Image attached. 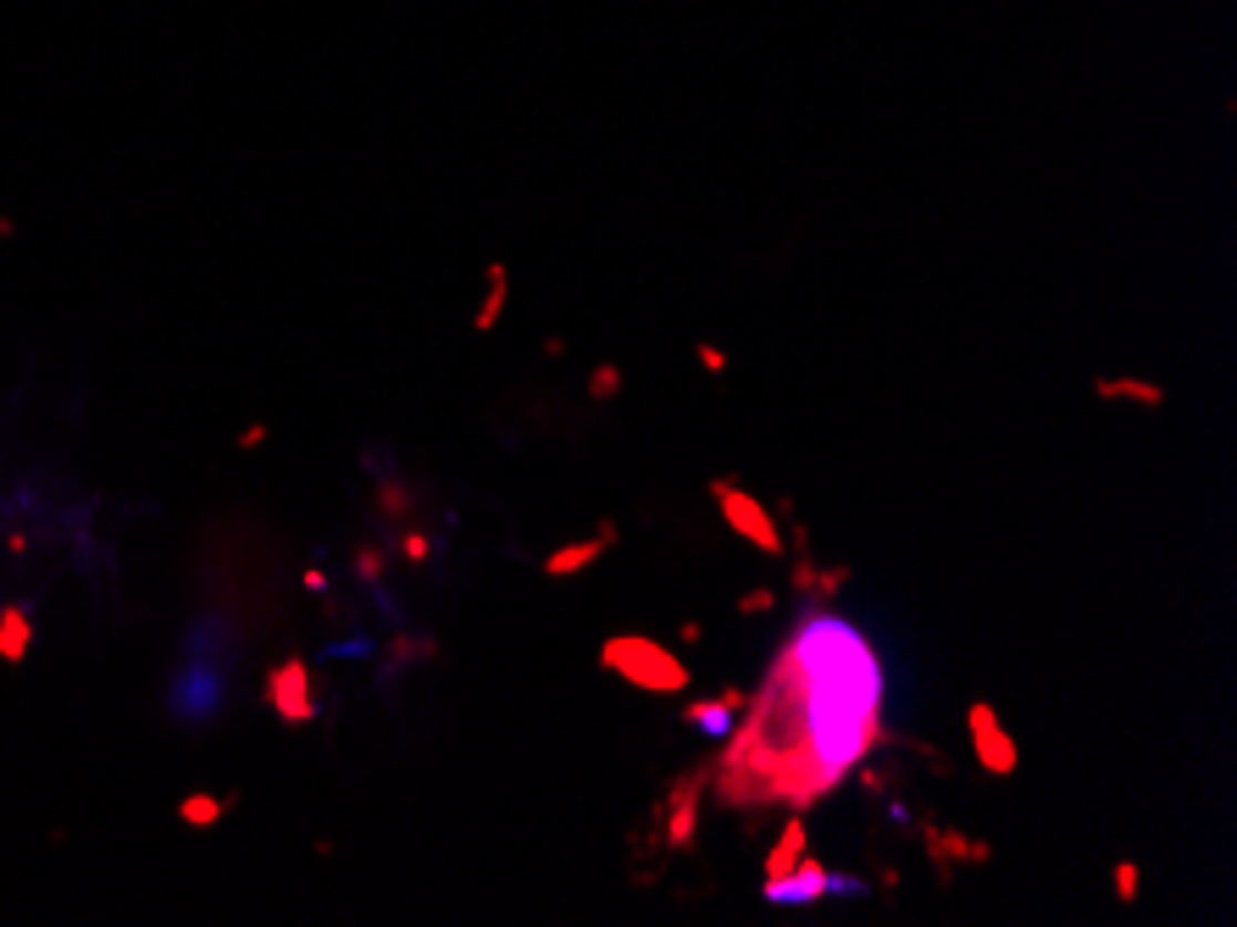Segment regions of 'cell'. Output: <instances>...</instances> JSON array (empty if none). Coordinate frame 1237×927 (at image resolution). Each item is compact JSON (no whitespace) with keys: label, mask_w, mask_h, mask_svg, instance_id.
I'll return each instance as SVG.
<instances>
[{"label":"cell","mask_w":1237,"mask_h":927,"mask_svg":"<svg viewBox=\"0 0 1237 927\" xmlns=\"http://www.w3.org/2000/svg\"><path fill=\"white\" fill-rule=\"evenodd\" d=\"M716 500H721V511H727V522L738 528V533H749L760 550H782V539H777V528H771V517L755 506V500H744L738 489H716Z\"/></svg>","instance_id":"obj_4"},{"label":"cell","mask_w":1237,"mask_h":927,"mask_svg":"<svg viewBox=\"0 0 1237 927\" xmlns=\"http://www.w3.org/2000/svg\"><path fill=\"white\" fill-rule=\"evenodd\" d=\"M594 550H600V544H572V550H561V555L550 561V572H578V566L594 561Z\"/></svg>","instance_id":"obj_9"},{"label":"cell","mask_w":1237,"mask_h":927,"mask_svg":"<svg viewBox=\"0 0 1237 927\" xmlns=\"http://www.w3.org/2000/svg\"><path fill=\"white\" fill-rule=\"evenodd\" d=\"M971 733H977V756H988L994 772H1010V767H1016V744L1005 739L994 706H971Z\"/></svg>","instance_id":"obj_5"},{"label":"cell","mask_w":1237,"mask_h":927,"mask_svg":"<svg viewBox=\"0 0 1237 927\" xmlns=\"http://www.w3.org/2000/svg\"><path fill=\"white\" fill-rule=\"evenodd\" d=\"M883 673L844 616L804 623L760 689L727 778H755L749 794L804 800L833 789L883 728Z\"/></svg>","instance_id":"obj_1"},{"label":"cell","mask_w":1237,"mask_h":927,"mask_svg":"<svg viewBox=\"0 0 1237 927\" xmlns=\"http://www.w3.org/2000/svg\"><path fill=\"white\" fill-rule=\"evenodd\" d=\"M1099 395H1132V400H1143V406H1160V389L1132 384V378H1121V384H1099Z\"/></svg>","instance_id":"obj_8"},{"label":"cell","mask_w":1237,"mask_h":927,"mask_svg":"<svg viewBox=\"0 0 1237 927\" xmlns=\"http://www.w3.org/2000/svg\"><path fill=\"white\" fill-rule=\"evenodd\" d=\"M821 894H828V866H815L810 855L766 877V905H815Z\"/></svg>","instance_id":"obj_3"},{"label":"cell","mask_w":1237,"mask_h":927,"mask_svg":"<svg viewBox=\"0 0 1237 927\" xmlns=\"http://www.w3.org/2000/svg\"><path fill=\"white\" fill-rule=\"evenodd\" d=\"M732 706H744V700L727 695L721 706H688V722H694L705 739H727V733H732Z\"/></svg>","instance_id":"obj_6"},{"label":"cell","mask_w":1237,"mask_h":927,"mask_svg":"<svg viewBox=\"0 0 1237 927\" xmlns=\"http://www.w3.org/2000/svg\"><path fill=\"white\" fill-rule=\"evenodd\" d=\"M605 667H616L622 678H633V684L649 689V695H677V689L688 684L683 662H677L672 650L649 645V639H611V645H605Z\"/></svg>","instance_id":"obj_2"},{"label":"cell","mask_w":1237,"mask_h":927,"mask_svg":"<svg viewBox=\"0 0 1237 927\" xmlns=\"http://www.w3.org/2000/svg\"><path fill=\"white\" fill-rule=\"evenodd\" d=\"M799 850H804V827H788V833H782V850L771 855V872H788V866L799 861Z\"/></svg>","instance_id":"obj_7"},{"label":"cell","mask_w":1237,"mask_h":927,"mask_svg":"<svg viewBox=\"0 0 1237 927\" xmlns=\"http://www.w3.org/2000/svg\"><path fill=\"white\" fill-rule=\"evenodd\" d=\"M283 706H289L294 717H305V711H311V706L300 700V667H289V673H283Z\"/></svg>","instance_id":"obj_10"}]
</instances>
